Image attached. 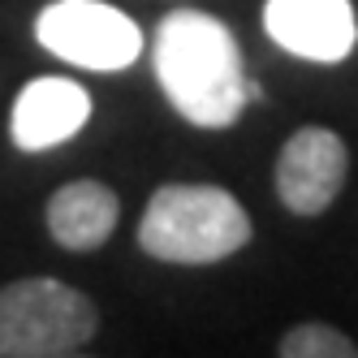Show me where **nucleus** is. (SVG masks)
<instances>
[{
  "instance_id": "1",
  "label": "nucleus",
  "mask_w": 358,
  "mask_h": 358,
  "mask_svg": "<svg viewBox=\"0 0 358 358\" xmlns=\"http://www.w3.org/2000/svg\"><path fill=\"white\" fill-rule=\"evenodd\" d=\"M156 78L173 108L203 130H224L246 108L242 48L203 9H173L156 27Z\"/></svg>"
},
{
  "instance_id": "2",
  "label": "nucleus",
  "mask_w": 358,
  "mask_h": 358,
  "mask_svg": "<svg viewBox=\"0 0 358 358\" xmlns=\"http://www.w3.org/2000/svg\"><path fill=\"white\" fill-rule=\"evenodd\" d=\"M250 242L246 208L220 186L173 182L151 194L138 220V246L164 264H220Z\"/></svg>"
},
{
  "instance_id": "3",
  "label": "nucleus",
  "mask_w": 358,
  "mask_h": 358,
  "mask_svg": "<svg viewBox=\"0 0 358 358\" xmlns=\"http://www.w3.org/2000/svg\"><path fill=\"white\" fill-rule=\"evenodd\" d=\"M95 332V302L57 276H27L0 289V358H69Z\"/></svg>"
},
{
  "instance_id": "4",
  "label": "nucleus",
  "mask_w": 358,
  "mask_h": 358,
  "mask_svg": "<svg viewBox=\"0 0 358 358\" xmlns=\"http://www.w3.org/2000/svg\"><path fill=\"white\" fill-rule=\"evenodd\" d=\"M35 35L52 57L83 69H125L143 52V31L130 13L99 0H57L35 17Z\"/></svg>"
},
{
  "instance_id": "5",
  "label": "nucleus",
  "mask_w": 358,
  "mask_h": 358,
  "mask_svg": "<svg viewBox=\"0 0 358 358\" xmlns=\"http://www.w3.org/2000/svg\"><path fill=\"white\" fill-rule=\"evenodd\" d=\"M350 151L337 130L324 125H302L289 134V143L276 156V194L298 216H320L328 203H337L345 186Z\"/></svg>"
},
{
  "instance_id": "6",
  "label": "nucleus",
  "mask_w": 358,
  "mask_h": 358,
  "mask_svg": "<svg viewBox=\"0 0 358 358\" xmlns=\"http://www.w3.org/2000/svg\"><path fill=\"white\" fill-rule=\"evenodd\" d=\"M264 31L302 61L337 65L354 52L358 22L350 0H268Z\"/></svg>"
},
{
  "instance_id": "7",
  "label": "nucleus",
  "mask_w": 358,
  "mask_h": 358,
  "mask_svg": "<svg viewBox=\"0 0 358 358\" xmlns=\"http://www.w3.org/2000/svg\"><path fill=\"white\" fill-rule=\"evenodd\" d=\"M91 95L69 78H35L22 87L13 104V143L22 151L61 147L87 125Z\"/></svg>"
},
{
  "instance_id": "8",
  "label": "nucleus",
  "mask_w": 358,
  "mask_h": 358,
  "mask_svg": "<svg viewBox=\"0 0 358 358\" xmlns=\"http://www.w3.org/2000/svg\"><path fill=\"white\" fill-rule=\"evenodd\" d=\"M121 220V203L104 182H65L52 199H48V234L65 250H95L113 238Z\"/></svg>"
},
{
  "instance_id": "9",
  "label": "nucleus",
  "mask_w": 358,
  "mask_h": 358,
  "mask_svg": "<svg viewBox=\"0 0 358 358\" xmlns=\"http://www.w3.org/2000/svg\"><path fill=\"white\" fill-rule=\"evenodd\" d=\"M280 358H358V345L332 324H298L276 345Z\"/></svg>"
}]
</instances>
